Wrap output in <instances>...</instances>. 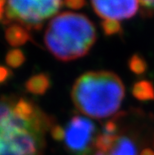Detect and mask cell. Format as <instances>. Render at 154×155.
<instances>
[{"mask_svg":"<svg viewBox=\"0 0 154 155\" xmlns=\"http://www.w3.org/2000/svg\"><path fill=\"white\" fill-rule=\"evenodd\" d=\"M53 120L23 97H0V155H42Z\"/></svg>","mask_w":154,"mask_h":155,"instance_id":"obj_1","label":"cell"},{"mask_svg":"<svg viewBox=\"0 0 154 155\" xmlns=\"http://www.w3.org/2000/svg\"><path fill=\"white\" fill-rule=\"evenodd\" d=\"M24 61L25 56L20 49H12L6 55V62L12 68H17L21 66Z\"/></svg>","mask_w":154,"mask_h":155,"instance_id":"obj_11","label":"cell"},{"mask_svg":"<svg viewBox=\"0 0 154 155\" xmlns=\"http://www.w3.org/2000/svg\"><path fill=\"white\" fill-rule=\"evenodd\" d=\"M50 87V79L44 73L36 74L26 82V89L32 94H43Z\"/></svg>","mask_w":154,"mask_h":155,"instance_id":"obj_9","label":"cell"},{"mask_svg":"<svg viewBox=\"0 0 154 155\" xmlns=\"http://www.w3.org/2000/svg\"><path fill=\"white\" fill-rule=\"evenodd\" d=\"M9 76H10V71H9V69L2 66V65H0V83H3L6 79L9 78Z\"/></svg>","mask_w":154,"mask_h":155,"instance_id":"obj_15","label":"cell"},{"mask_svg":"<svg viewBox=\"0 0 154 155\" xmlns=\"http://www.w3.org/2000/svg\"><path fill=\"white\" fill-rule=\"evenodd\" d=\"M62 140L66 149L73 155H89L95 147L96 126L82 116H73L62 127Z\"/></svg>","mask_w":154,"mask_h":155,"instance_id":"obj_5","label":"cell"},{"mask_svg":"<svg viewBox=\"0 0 154 155\" xmlns=\"http://www.w3.org/2000/svg\"><path fill=\"white\" fill-rule=\"evenodd\" d=\"M1 20H2V19H1V18H0V21H1Z\"/></svg>","mask_w":154,"mask_h":155,"instance_id":"obj_18","label":"cell"},{"mask_svg":"<svg viewBox=\"0 0 154 155\" xmlns=\"http://www.w3.org/2000/svg\"><path fill=\"white\" fill-rule=\"evenodd\" d=\"M5 38L11 46L17 47V46L24 45L30 39V34H29V30L23 26L12 23L6 29Z\"/></svg>","mask_w":154,"mask_h":155,"instance_id":"obj_7","label":"cell"},{"mask_svg":"<svg viewBox=\"0 0 154 155\" xmlns=\"http://www.w3.org/2000/svg\"><path fill=\"white\" fill-rule=\"evenodd\" d=\"M93 155H107V152H104V151H101V150H97L94 152Z\"/></svg>","mask_w":154,"mask_h":155,"instance_id":"obj_17","label":"cell"},{"mask_svg":"<svg viewBox=\"0 0 154 155\" xmlns=\"http://www.w3.org/2000/svg\"><path fill=\"white\" fill-rule=\"evenodd\" d=\"M63 4L64 0H6V18L27 30L39 29Z\"/></svg>","mask_w":154,"mask_h":155,"instance_id":"obj_4","label":"cell"},{"mask_svg":"<svg viewBox=\"0 0 154 155\" xmlns=\"http://www.w3.org/2000/svg\"><path fill=\"white\" fill-rule=\"evenodd\" d=\"M140 155H154V150L150 149V148H145Z\"/></svg>","mask_w":154,"mask_h":155,"instance_id":"obj_16","label":"cell"},{"mask_svg":"<svg viewBox=\"0 0 154 155\" xmlns=\"http://www.w3.org/2000/svg\"><path fill=\"white\" fill-rule=\"evenodd\" d=\"M132 94L136 99L143 102L154 100V86L150 81L140 80L134 83Z\"/></svg>","mask_w":154,"mask_h":155,"instance_id":"obj_10","label":"cell"},{"mask_svg":"<svg viewBox=\"0 0 154 155\" xmlns=\"http://www.w3.org/2000/svg\"><path fill=\"white\" fill-rule=\"evenodd\" d=\"M125 94L123 82L110 71H89L74 82L71 97L75 107L95 119L115 114Z\"/></svg>","mask_w":154,"mask_h":155,"instance_id":"obj_2","label":"cell"},{"mask_svg":"<svg viewBox=\"0 0 154 155\" xmlns=\"http://www.w3.org/2000/svg\"><path fill=\"white\" fill-rule=\"evenodd\" d=\"M64 4L70 8H80L85 4L84 0H64Z\"/></svg>","mask_w":154,"mask_h":155,"instance_id":"obj_14","label":"cell"},{"mask_svg":"<svg viewBox=\"0 0 154 155\" xmlns=\"http://www.w3.org/2000/svg\"><path fill=\"white\" fill-rule=\"evenodd\" d=\"M130 70L137 75H140L146 70V62L138 55H134L129 61Z\"/></svg>","mask_w":154,"mask_h":155,"instance_id":"obj_12","label":"cell"},{"mask_svg":"<svg viewBox=\"0 0 154 155\" xmlns=\"http://www.w3.org/2000/svg\"><path fill=\"white\" fill-rule=\"evenodd\" d=\"M95 13L102 23L119 24L133 17L139 10V0H90Z\"/></svg>","mask_w":154,"mask_h":155,"instance_id":"obj_6","label":"cell"},{"mask_svg":"<svg viewBox=\"0 0 154 155\" xmlns=\"http://www.w3.org/2000/svg\"><path fill=\"white\" fill-rule=\"evenodd\" d=\"M140 6H142L144 13L154 14V0H139Z\"/></svg>","mask_w":154,"mask_h":155,"instance_id":"obj_13","label":"cell"},{"mask_svg":"<svg viewBox=\"0 0 154 155\" xmlns=\"http://www.w3.org/2000/svg\"><path fill=\"white\" fill-rule=\"evenodd\" d=\"M96 40V29L87 16L62 12L48 23L44 43L48 51L61 61H71L86 55Z\"/></svg>","mask_w":154,"mask_h":155,"instance_id":"obj_3","label":"cell"},{"mask_svg":"<svg viewBox=\"0 0 154 155\" xmlns=\"http://www.w3.org/2000/svg\"><path fill=\"white\" fill-rule=\"evenodd\" d=\"M109 155H138V150L132 138L126 135H119L110 149Z\"/></svg>","mask_w":154,"mask_h":155,"instance_id":"obj_8","label":"cell"}]
</instances>
